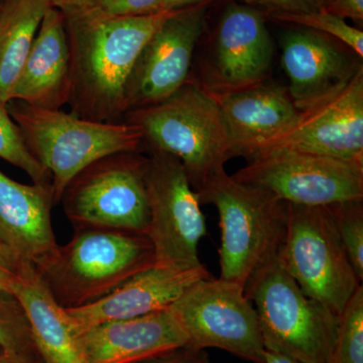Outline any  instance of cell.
<instances>
[{
	"label": "cell",
	"instance_id": "1",
	"mask_svg": "<svg viewBox=\"0 0 363 363\" xmlns=\"http://www.w3.org/2000/svg\"><path fill=\"white\" fill-rule=\"evenodd\" d=\"M61 11L70 48L72 113L100 123L123 121L124 92L136 59L173 11L111 16L88 6Z\"/></svg>",
	"mask_w": 363,
	"mask_h": 363
},
{
	"label": "cell",
	"instance_id": "2",
	"mask_svg": "<svg viewBox=\"0 0 363 363\" xmlns=\"http://www.w3.org/2000/svg\"><path fill=\"white\" fill-rule=\"evenodd\" d=\"M74 230L69 242L57 245L32 264L64 309L92 304L156 264L147 235L97 227Z\"/></svg>",
	"mask_w": 363,
	"mask_h": 363
},
{
	"label": "cell",
	"instance_id": "3",
	"mask_svg": "<svg viewBox=\"0 0 363 363\" xmlns=\"http://www.w3.org/2000/svg\"><path fill=\"white\" fill-rule=\"evenodd\" d=\"M123 121L140 128L152 152L178 159L196 192L233 157L218 101L190 80L168 99L128 111Z\"/></svg>",
	"mask_w": 363,
	"mask_h": 363
},
{
	"label": "cell",
	"instance_id": "4",
	"mask_svg": "<svg viewBox=\"0 0 363 363\" xmlns=\"http://www.w3.org/2000/svg\"><path fill=\"white\" fill-rule=\"evenodd\" d=\"M216 207L221 228L220 277L245 288L253 272L276 257L285 240L288 203L269 191L236 181L225 169L197 191Z\"/></svg>",
	"mask_w": 363,
	"mask_h": 363
},
{
	"label": "cell",
	"instance_id": "5",
	"mask_svg": "<svg viewBox=\"0 0 363 363\" xmlns=\"http://www.w3.org/2000/svg\"><path fill=\"white\" fill-rule=\"evenodd\" d=\"M6 106L26 147L51 174L55 206L72 179L93 162L142 150V131L126 121H87L72 112L37 108L16 100Z\"/></svg>",
	"mask_w": 363,
	"mask_h": 363
},
{
	"label": "cell",
	"instance_id": "6",
	"mask_svg": "<svg viewBox=\"0 0 363 363\" xmlns=\"http://www.w3.org/2000/svg\"><path fill=\"white\" fill-rule=\"evenodd\" d=\"M245 291L266 350L301 363H330L338 317L306 296L277 255L253 272Z\"/></svg>",
	"mask_w": 363,
	"mask_h": 363
},
{
	"label": "cell",
	"instance_id": "7",
	"mask_svg": "<svg viewBox=\"0 0 363 363\" xmlns=\"http://www.w3.org/2000/svg\"><path fill=\"white\" fill-rule=\"evenodd\" d=\"M277 260L306 296L337 317L362 285L327 206L288 203V225Z\"/></svg>",
	"mask_w": 363,
	"mask_h": 363
},
{
	"label": "cell",
	"instance_id": "8",
	"mask_svg": "<svg viewBox=\"0 0 363 363\" xmlns=\"http://www.w3.org/2000/svg\"><path fill=\"white\" fill-rule=\"evenodd\" d=\"M147 164L149 157L140 152H116L74 177L60 201L74 229L97 227L147 235Z\"/></svg>",
	"mask_w": 363,
	"mask_h": 363
},
{
	"label": "cell",
	"instance_id": "9",
	"mask_svg": "<svg viewBox=\"0 0 363 363\" xmlns=\"http://www.w3.org/2000/svg\"><path fill=\"white\" fill-rule=\"evenodd\" d=\"M233 177L290 204L330 206L363 199V162L305 150H269L248 160Z\"/></svg>",
	"mask_w": 363,
	"mask_h": 363
},
{
	"label": "cell",
	"instance_id": "10",
	"mask_svg": "<svg viewBox=\"0 0 363 363\" xmlns=\"http://www.w3.org/2000/svg\"><path fill=\"white\" fill-rule=\"evenodd\" d=\"M197 350L214 347L253 363H264L259 317L245 288L213 277L189 286L169 307Z\"/></svg>",
	"mask_w": 363,
	"mask_h": 363
},
{
	"label": "cell",
	"instance_id": "11",
	"mask_svg": "<svg viewBox=\"0 0 363 363\" xmlns=\"http://www.w3.org/2000/svg\"><path fill=\"white\" fill-rule=\"evenodd\" d=\"M145 187L150 210L147 236L156 264L176 269L204 266L199 243L206 235V222L199 196L182 162L164 152H150Z\"/></svg>",
	"mask_w": 363,
	"mask_h": 363
},
{
	"label": "cell",
	"instance_id": "12",
	"mask_svg": "<svg viewBox=\"0 0 363 363\" xmlns=\"http://www.w3.org/2000/svg\"><path fill=\"white\" fill-rule=\"evenodd\" d=\"M208 6L174 11L147 40L126 83L125 113L160 104L188 82Z\"/></svg>",
	"mask_w": 363,
	"mask_h": 363
},
{
	"label": "cell",
	"instance_id": "13",
	"mask_svg": "<svg viewBox=\"0 0 363 363\" xmlns=\"http://www.w3.org/2000/svg\"><path fill=\"white\" fill-rule=\"evenodd\" d=\"M278 149L363 162L362 65L345 84L300 109L293 125L252 157Z\"/></svg>",
	"mask_w": 363,
	"mask_h": 363
},
{
	"label": "cell",
	"instance_id": "14",
	"mask_svg": "<svg viewBox=\"0 0 363 363\" xmlns=\"http://www.w3.org/2000/svg\"><path fill=\"white\" fill-rule=\"evenodd\" d=\"M274 57V44L264 11L231 2L215 33L213 52L202 86L218 98L264 84Z\"/></svg>",
	"mask_w": 363,
	"mask_h": 363
},
{
	"label": "cell",
	"instance_id": "15",
	"mask_svg": "<svg viewBox=\"0 0 363 363\" xmlns=\"http://www.w3.org/2000/svg\"><path fill=\"white\" fill-rule=\"evenodd\" d=\"M211 277L205 266L176 269L154 264L131 277L99 301L65 310L79 333L104 322L145 316L168 309L189 286Z\"/></svg>",
	"mask_w": 363,
	"mask_h": 363
},
{
	"label": "cell",
	"instance_id": "16",
	"mask_svg": "<svg viewBox=\"0 0 363 363\" xmlns=\"http://www.w3.org/2000/svg\"><path fill=\"white\" fill-rule=\"evenodd\" d=\"M281 62L298 111L345 84L362 66L335 40L305 28L284 37Z\"/></svg>",
	"mask_w": 363,
	"mask_h": 363
},
{
	"label": "cell",
	"instance_id": "17",
	"mask_svg": "<svg viewBox=\"0 0 363 363\" xmlns=\"http://www.w3.org/2000/svg\"><path fill=\"white\" fill-rule=\"evenodd\" d=\"M86 363H133L187 344L171 309L104 322L79 332Z\"/></svg>",
	"mask_w": 363,
	"mask_h": 363
},
{
	"label": "cell",
	"instance_id": "18",
	"mask_svg": "<svg viewBox=\"0 0 363 363\" xmlns=\"http://www.w3.org/2000/svg\"><path fill=\"white\" fill-rule=\"evenodd\" d=\"M71 94V56L65 18L52 6L45 13L28 58L16 80L11 101L60 111Z\"/></svg>",
	"mask_w": 363,
	"mask_h": 363
},
{
	"label": "cell",
	"instance_id": "19",
	"mask_svg": "<svg viewBox=\"0 0 363 363\" xmlns=\"http://www.w3.org/2000/svg\"><path fill=\"white\" fill-rule=\"evenodd\" d=\"M225 121L231 154L252 159L262 147L285 133L298 111L288 91L260 84L216 98Z\"/></svg>",
	"mask_w": 363,
	"mask_h": 363
},
{
	"label": "cell",
	"instance_id": "20",
	"mask_svg": "<svg viewBox=\"0 0 363 363\" xmlns=\"http://www.w3.org/2000/svg\"><path fill=\"white\" fill-rule=\"evenodd\" d=\"M51 183L26 185L0 171V240L33 264L56 247Z\"/></svg>",
	"mask_w": 363,
	"mask_h": 363
},
{
	"label": "cell",
	"instance_id": "21",
	"mask_svg": "<svg viewBox=\"0 0 363 363\" xmlns=\"http://www.w3.org/2000/svg\"><path fill=\"white\" fill-rule=\"evenodd\" d=\"M13 295L28 315L33 341L45 363H86L78 332L33 264L26 269Z\"/></svg>",
	"mask_w": 363,
	"mask_h": 363
},
{
	"label": "cell",
	"instance_id": "22",
	"mask_svg": "<svg viewBox=\"0 0 363 363\" xmlns=\"http://www.w3.org/2000/svg\"><path fill=\"white\" fill-rule=\"evenodd\" d=\"M51 0H0V101L11 92Z\"/></svg>",
	"mask_w": 363,
	"mask_h": 363
},
{
	"label": "cell",
	"instance_id": "23",
	"mask_svg": "<svg viewBox=\"0 0 363 363\" xmlns=\"http://www.w3.org/2000/svg\"><path fill=\"white\" fill-rule=\"evenodd\" d=\"M0 347L11 354L39 357L23 305L13 294L0 291Z\"/></svg>",
	"mask_w": 363,
	"mask_h": 363
},
{
	"label": "cell",
	"instance_id": "24",
	"mask_svg": "<svg viewBox=\"0 0 363 363\" xmlns=\"http://www.w3.org/2000/svg\"><path fill=\"white\" fill-rule=\"evenodd\" d=\"M330 363H363V286H359L338 316Z\"/></svg>",
	"mask_w": 363,
	"mask_h": 363
},
{
	"label": "cell",
	"instance_id": "25",
	"mask_svg": "<svg viewBox=\"0 0 363 363\" xmlns=\"http://www.w3.org/2000/svg\"><path fill=\"white\" fill-rule=\"evenodd\" d=\"M0 159L28 174L33 183H51V174L26 147L20 128L0 101Z\"/></svg>",
	"mask_w": 363,
	"mask_h": 363
},
{
	"label": "cell",
	"instance_id": "26",
	"mask_svg": "<svg viewBox=\"0 0 363 363\" xmlns=\"http://www.w3.org/2000/svg\"><path fill=\"white\" fill-rule=\"evenodd\" d=\"M269 18L281 23H293L301 28H309L337 40L348 47L358 57H363V33L350 26L347 21L334 14L318 11L313 13H264Z\"/></svg>",
	"mask_w": 363,
	"mask_h": 363
},
{
	"label": "cell",
	"instance_id": "27",
	"mask_svg": "<svg viewBox=\"0 0 363 363\" xmlns=\"http://www.w3.org/2000/svg\"><path fill=\"white\" fill-rule=\"evenodd\" d=\"M328 207L343 247L360 283L363 281V199Z\"/></svg>",
	"mask_w": 363,
	"mask_h": 363
},
{
	"label": "cell",
	"instance_id": "28",
	"mask_svg": "<svg viewBox=\"0 0 363 363\" xmlns=\"http://www.w3.org/2000/svg\"><path fill=\"white\" fill-rule=\"evenodd\" d=\"M161 2L162 0H92L86 6L106 16H143L159 13Z\"/></svg>",
	"mask_w": 363,
	"mask_h": 363
},
{
	"label": "cell",
	"instance_id": "29",
	"mask_svg": "<svg viewBox=\"0 0 363 363\" xmlns=\"http://www.w3.org/2000/svg\"><path fill=\"white\" fill-rule=\"evenodd\" d=\"M30 262L0 240V291L13 294Z\"/></svg>",
	"mask_w": 363,
	"mask_h": 363
},
{
	"label": "cell",
	"instance_id": "30",
	"mask_svg": "<svg viewBox=\"0 0 363 363\" xmlns=\"http://www.w3.org/2000/svg\"><path fill=\"white\" fill-rule=\"evenodd\" d=\"M264 13H313L320 11L321 0H243Z\"/></svg>",
	"mask_w": 363,
	"mask_h": 363
},
{
	"label": "cell",
	"instance_id": "31",
	"mask_svg": "<svg viewBox=\"0 0 363 363\" xmlns=\"http://www.w3.org/2000/svg\"><path fill=\"white\" fill-rule=\"evenodd\" d=\"M133 363H215L206 350L183 345Z\"/></svg>",
	"mask_w": 363,
	"mask_h": 363
},
{
	"label": "cell",
	"instance_id": "32",
	"mask_svg": "<svg viewBox=\"0 0 363 363\" xmlns=\"http://www.w3.org/2000/svg\"><path fill=\"white\" fill-rule=\"evenodd\" d=\"M320 11L355 23H363V0H321Z\"/></svg>",
	"mask_w": 363,
	"mask_h": 363
},
{
	"label": "cell",
	"instance_id": "33",
	"mask_svg": "<svg viewBox=\"0 0 363 363\" xmlns=\"http://www.w3.org/2000/svg\"><path fill=\"white\" fill-rule=\"evenodd\" d=\"M214 1L215 0H162L159 11L160 13H169V11L186 9V7L210 4Z\"/></svg>",
	"mask_w": 363,
	"mask_h": 363
},
{
	"label": "cell",
	"instance_id": "34",
	"mask_svg": "<svg viewBox=\"0 0 363 363\" xmlns=\"http://www.w3.org/2000/svg\"><path fill=\"white\" fill-rule=\"evenodd\" d=\"M39 357H26L21 355L11 354V353H0V363H35Z\"/></svg>",
	"mask_w": 363,
	"mask_h": 363
},
{
	"label": "cell",
	"instance_id": "35",
	"mask_svg": "<svg viewBox=\"0 0 363 363\" xmlns=\"http://www.w3.org/2000/svg\"><path fill=\"white\" fill-rule=\"evenodd\" d=\"M52 6L59 9H70V7H78L86 6L92 0H51Z\"/></svg>",
	"mask_w": 363,
	"mask_h": 363
},
{
	"label": "cell",
	"instance_id": "36",
	"mask_svg": "<svg viewBox=\"0 0 363 363\" xmlns=\"http://www.w3.org/2000/svg\"><path fill=\"white\" fill-rule=\"evenodd\" d=\"M264 363H301L292 358L284 357V355L278 354V353L272 352V351H266L264 355Z\"/></svg>",
	"mask_w": 363,
	"mask_h": 363
},
{
	"label": "cell",
	"instance_id": "37",
	"mask_svg": "<svg viewBox=\"0 0 363 363\" xmlns=\"http://www.w3.org/2000/svg\"><path fill=\"white\" fill-rule=\"evenodd\" d=\"M35 363H45L44 360L42 359V357H40L39 359L37 360Z\"/></svg>",
	"mask_w": 363,
	"mask_h": 363
}]
</instances>
